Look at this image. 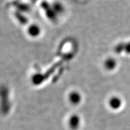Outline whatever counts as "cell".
I'll return each instance as SVG.
<instances>
[{"label":"cell","mask_w":130,"mask_h":130,"mask_svg":"<svg viewBox=\"0 0 130 130\" xmlns=\"http://www.w3.org/2000/svg\"><path fill=\"white\" fill-rule=\"evenodd\" d=\"M69 100L73 104H77L80 102L81 96L77 92H73L69 95Z\"/></svg>","instance_id":"2"},{"label":"cell","mask_w":130,"mask_h":130,"mask_svg":"<svg viewBox=\"0 0 130 130\" xmlns=\"http://www.w3.org/2000/svg\"><path fill=\"white\" fill-rule=\"evenodd\" d=\"M78 119L77 117L74 116L71 119V125L72 126H76L75 125H78Z\"/></svg>","instance_id":"5"},{"label":"cell","mask_w":130,"mask_h":130,"mask_svg":"<svg viewBox=\"0 0 130 130\" xmlns=\"http://www.w3.org/2000/svg\"><path fill=\"white\" fill-rule=\"evenodd\" d=\"M105 67L106 69L108 70L113 69L115 66V61L112 58H108L106 61H105Z\"/></svg>","instance_id":"3"},{"label":"cell","mask_w":130,"mask_h":130,"mask_svg":"<svg viewBox=\"0 0 130 130\" xmlns=\"http://www.w3.org/2000/svg\"><path fill=\"white\" fill-rule=\"evenodd\" d=\"M109 104L110 107L116 108L117 107H119V101L116 98H112L111 100H110Z\"/></svg>","instance_id":"4"},{"label":"cell","mask_w":130,"mask_h":130,"mask_svg":"<svg viewBox=\"0 0 130 130\" xmlns=\"http://www.w3.org/2000/svg\"><path fill=\"white\" fill-rule=\"evenodd\" d=\"M28 32L31 36L37 37V36L39 35L40 32V28L38 25H32L28 28Z\"/></svg>","instance_id":"1"}]
</instances>
